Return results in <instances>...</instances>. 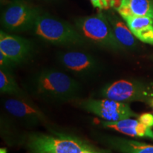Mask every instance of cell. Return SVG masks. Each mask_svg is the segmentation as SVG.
<instances>
[{"mask_svg": "<svg viewBox=\"0 0 153 153\" xmlns=\"http://www.w3.org/2000/svg\"><path fill=\"white\" fill-rule=\"evenodd\" d=\"M32 94L50 104H62L76 100L82 92L81 84L73 76L53 68L43 69L28 82Z\"/></svg>", "mask_w": 153, "mask_h": 153, "instance_id": "1", "label": "cell"}, {"mask_svg": "<svg viewBox=\"0 0 153 153\" xmlns=\"http://www.w3.org/2000/svg\"><path fill=\"white\" fill-rule=\"evenodd\" d=\"M28 153H110L79 137L66 133H30L26 138Z\"/></svg>", "mask_w": 153, "mask_h": 153, "instance_id": "2", "label": "cell"}, {"mask_svg": "<svg viewBox=\"0 0 153 153\" xmlns=\"http://www.w3.org/2000/svg\"><path fill=\"white\" fill-rule=\"evenodd\" d=\"M32 30L48 43L60 45H82L86 40L76 28L47 14H39Z\"/></svg>", "mask_w": 153, "mask_h": 153, "instance_id": "3", "label": "cell"}, {"mask_svg": "<svg viewBox=\"0 0 153 153\" xmlns=\"http://www.w3.org/2000/svg\"><path fill=\"white\" fill-rule=\"evenodd\" d=\"M75 24L86 41L114 51L121 47L115 37L109 21L102 14L79 18Z\"/></svg>", "mask_w": 153, "mask_h": 153, "instance_id": "4", "label": "cell"}, {"mask_svg": "<svg viewBox=\"0 0 153 153\" xmlns=\"http://www.w3.org/2000/svg\"><path fill=\"white\" fill-rule=\"evenodd\" d=\"M99 95L120 102L140 101L150 103L153 99V87L140 82L120 79L104 85Z\"/></svg>", "mask_w": 153, "mask_h": 153, "instance_id": "5", "label": "cell"}, {"mask_svg": "<svg viewBox=\"0 0 153 153\" xmlns=\"http://www.w3.org/2000/svg\"><path fill=\"white\" fill-rule=\"evenodd\" d=\"M57 61L65 71L80 79H91L103 70L102 65L89 53L82 51L60 53Z\"/></svg>", "mask_w": 153, "mask_h": 153, "instance_id": "6", "label": "cell"}, {"mask_svg": "<svg viewBox=\"0 0 153 153\" xmlns=\"http://www.w3.org/2000/svg\"><path fill=\"white\" fill-rule=\"evenodd\" d=\"M40 13L24 1L9 3L1 13V25L10 32H23L32 30Z\"/></svg>", "mask_w": 153, "mask_h": 153, "instance_id": "7", "label": "cell"}, {"mask_svg": "<svg viewBox=\"0 0 153 153\" xmlns=\"http://www.w3.org/2000/svg\"><path fill=\"white\" fill-rule=\"evenodd\" d=\"M82 109L102 118L105 121L115 122L137 116L128 103L106 98L88 99L80 101Z\"/></svg>", "mask_w": 153, "mask_h": 153, "instance_id": "8", "label": "cell"}, {"mask_svg": "<svg viewBox=\"0 0 153 153\" xmlns=\"http://www.w3.org/2000/svg\"><path fill=\"white\" fill-rule=\"evenodd\" d=\"M3 106L10 116L26 126L43 125L48 121L43 111L28 97H10L4 99Z\"/></svg>", "mask_w": 153, "mask_h": 153, "instance_id": "9", "label": "cell"}, {"mask_svg": "<svg viewBox=\"0 0 153 153\" xmlns=\"http://www.w3.org/2000/svg\"><path fill=\"white\" fill-rule=\"evenodd\" d=\"M31 50V43L26 38L11 35L2 30L0 32V51L16 65L26 60Z\"/></svg>", "mask_w": 153, "mask_h": 153, "instance_id": "10", "label": "cell"}, {"mask_svg": "<svg viewBox=\"0 0 153 153\" xmlns=\"http://www.w3.org/2000/svg\"><path fill=\"white\" fill-rule=\"evenodd\" d=\"M102 126L118 131L131 137H147L153 140V131L151 128L141 123L139 120L126 118L118 121H102Z\"/></svg>", "mask_w": 153, "mask_h": 153, "instance_id": "11", "label": "cell"}, {"mask_svg": "<svg viewBox=\"0 0 153 153\" xmlns=\"http://www.w3.org/2000/svg\"><path fill=\"white\" fill-rule=\"evenodd\" d=\"M134 36L143 43L153 45V19L148 16H128L123 18Z\"/></svg>", "mask_w": 153, "mask_h": 153, "instance_id": "12", "label": "cell"}, {"mask_svg": "<svg viewBox=\"0 0 153 153\" xmlns=\"http://www.w3.org/2000/svg\"><path fill=\"white\" fill-rule=\"evenodd\" d=\"M104 139L111 148L121 153H153V145L116 136H105Z\"/></svg>", "mask_w": 153, "mask_h": 153, "instance_id": "13", "label": "cell"}, {"mask_svg": "<svg viewBox=\"0 0 153 153\" xmlns=\"http://www.w3.org/2000/svg\"><path fill=\"white\" fill-rule=\"evenodd\" d=\"M117 11L123 18L138 16L153 19V0H123Z\"/></svg>", "mask_w": 153, "mask_h": 153, "instance_id": "14", "label": "cell"}, {"mask_svg": "<svg viewBox=\"0 0 153 153\" xmlns=\"http://www.w3.org/2000/svg\"><path fill=\"white\" fill-rule=\"evenodd\" d=\"M114 36L121 46L132 48L135 44V36L133 35L128 26L118 19L109 21Z\"/></svg>", "mask_w": 153, "mask_h": 153, "instance_id": "15", "label": "cell"}, {"mask_svg": "<svg viewBox=\"0 0 153 153\" xmlns=\"http://www.w3.org/2000/svg\"><path fill=\"white\" fill-rule=\"evenodd\" d=\"M0 91L3 94L14 97H27L15 81L11 72L0 70Z\"/></svg>", "mask_w": 153, "mask_h": 153, "instance_id": "16", "label": "cell"}, {"mask_svg": "<svg viewBox=\"0 0 153 153\" xmlns=\"http://www.w3.org/2000/svg\"><path fill=\"white\" fill-rule=\"evenodd\" d=\"M15 65L16 64L14 62H12L7 55L0 51V67H1V70L11 72V70Z\"/></svg>", "mask_w": 153, "mask_h": 153, "instance_id": "17", "label": "cell"}, {"mask_svg": "<svg viewBox=\"0 0 153 153\" xmlns=\"http://www.w3.org/2000/svg\"><path fill=\"white\" fill-rule=\"evenodd\" d=\"M138 120L141 123L148 126V127H153V115L150 113H144L140 115Z\"/></svg>", "mask_w": 153, "mask_h": 153, "instance_id": "18", "label": "cell"}, {"mask_svg": "<svg viewBox=\"0 0 153 153\" xmlns=\"http://www.w3.org/2000/svg\"><path fill=\"white\" fill-rule=\"evenodd\" d=\"M107 1H108L109 7H113V8L118 10V9L121 6L123 0H107Z\"/></svg>", "mask_w": 153, "mask_h": 153, "instance_id": "19", "label": "cell"}, {"mask_svg": "<svg viewBox=\"0 0 153 153\" xmlns=\"http://www.w3.org/2000/svg\"><path fill=\"white\" fill-rule=\"evenodd\" d=\"M91 2L94 7H97L99 9H104L102 1L101 0H91Z\"/></svg>", "mask_w": 153, "mask_h": 153, "instance_id": "20", "label": "cell"}, {"mask_svg": "<svg viewBox=\"0 0 153 153\" xmlns=\"http://www.w3.org/2000/svg\"><path fill=\"white\" fill-rule=\"evenodd\" d=\"M4 1H7V4L9 3H11L13 2V1H22V0H4Z\"/></svg>", "mask_w": 153, "mask_h": 153, "instance_id": "21", "label": "cell"}, {"mask_svg": "<svg viewBox=\"0 0 153 153\" xmlns=\"http://www.w3.org/2000/svg\"><path fill=\"white\" fill-rule=\"evenodd\" d=\"M0 153H7V151L5 148H1L0 149Z\"/></svg>", "mask_w": 153, "mask_h": 153, "instance_id": "22", "label": "cell"}, {"mask_svg": "<svg viewBox=\"0 0 153 153\" xmlns=\"http://www.w3.org/2000/svg\"><path fill=\"white\" fill-rule=\"evenodd\" d=\"M150 104H151V106H152L153 107V101H151V102H150Z\"/></svg>", "mask_w": 153, "mask_h": 153, "instance_id": "23", "label": "cell"}, {"mask_svg": "<svg viewBox=\"0 0 153 153\" xmlns=\"http://www.w3.org/2000/svg\"><path fill=\"white\" fill-rule=\"evenodd\" d=\"M153 101V99H152V101Z\"/></svg>", "mask_w": 153, "mask_h": 153, "instance_id": "24", "label": "cell"}]
</instances>
